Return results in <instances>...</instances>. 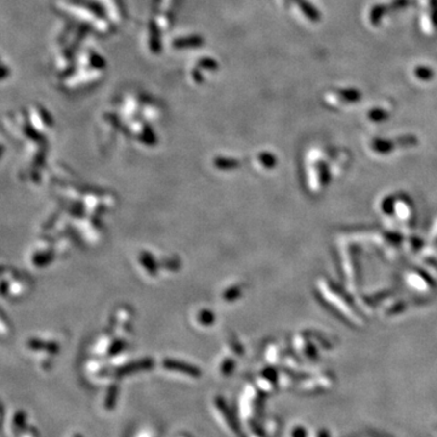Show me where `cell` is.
Wrapping results in <instances>:
<instances>
[{
  "label": "cell",
  "instance_id": "obj_1",
  "mask_svg": "<svg viewBox=\"0 0 437 437\" xmlns=\"http://www.w3.org/2000/svg\"><path fill=\"white\" fill-rule=\"evenodd\" d=\"M384 12H385L384 6H375L374 9H373L372 14H370V20H372L373 25H377L378 22L380 21V17L383 16Z\"/></svg>",
  "mask_w": 437,
  "mask_h": 437
},
{
  "label": "cell",
  "instance_id": "obj_2",
  "mask_svg": "<svg viewBox=\"0 0 437 437\" xmlns=\"http://www.w3.org/2000/svg\"><path fill=\"white\" fill-rule=\"evenodd\" d=\"M415 74L421 79H430V78H433V76H434L433 71H430L429 68H425V67L416 68Z\"/></svg>",
  "mask_w": 437,
  "mask_h": 437
},
{
  "label": "cell",
  "instance_id": "obj_3",
  "mask_svg": "<svg viewBox=\"0 0 437 437\" xmlns=\"http://www.w3.org/2000/svg\"><path fill=\"white\" fill-rule=\"evenodd\" d=\"M433 19H434V24H435V26H437V12L435 15H434Z\"/></svg>",
  "mask_w": 437,
  "mask_h": 437
}]
</instances>
